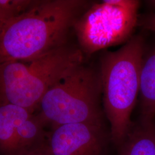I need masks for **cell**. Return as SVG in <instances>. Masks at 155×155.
<instances>
[{
  "label": "cell",
  "instance_id": "8fae6325",
  "mask_svg": "<svg viewBox=\"0 0 155 155\" xmlns=\"http://www.w3.org/2000/svg\"><path fill=\"white\" fill-rule=\"evenodd\" d=\"M25 155H49L47 149V141L33 150H31Z\"/></svg>",
  "mask_w": 155,
  "mask_h": 155
},
{
  "label": "cell",
  "instance_id": "277c9868",
  "mask_svg": "<svg viewBox=\"0 0 155 155\" xmlns=\"http://www.w3.org/2000/svg\"><path fill=\"white\" fill-rule=\"evenodd\" d=\"M101 93L100 73L82 63L48 90L40 102L39 115L54 127L75 123L102 125Z\"/></svg>",
  "mask_w": 155,
  "mask_h": 155
},
{
  "label": "cell",
  "instance_id": "30bf717a",
  "mask_svg": "<svg viewBox=\"0 0 155 155\" xmlns=\"http://www.w3.org/2000/svg\"><path fill=\"white\" fill-rule=\"evenodd\" d=\"M33 2L29 0H0V23L26 11Z\"/></svg>",
  "mask_w": 155,
  "mask_h": 155
},
{
  "label": "cell",
  "instance_id": "ba28073f",
  "mask_svg": "<svg viewBox=\"0 0 155 155\" xmlns=\"http://www.w3.org/2000/svg\"><path fill=\"white\" fill-rule=\"evenodd\" d=\"M140 94L143 124H151L155 115V48L143 59Z\"/></svg>",
  "mask_w": 155,
  "mask_h": 155
},
{
  "label": "cell",
  "instance_id": "3957f363",
  "mask_svg": "<svg viewBox=\"0 0 155 155\" xmlns=\"http://www.w3.org/2000/svg\"><path fill=\"white\" fill-rule=\"evenodd\" d=\"M144 55L141 36L128 40L122 47L102 57L100 75L106 115L113 140L121 143L131 128V114L140 93Z\"/></svg>",
  "mask_w": 155,
  "mask_h": 155
},
{
  "label": "cell",
  "instance_id": "9c48e42d",
  "mask_svg": "<svg viewBox=\"0 0 155 155\" xmlns=\"http://www.w3.org/2000/svg\"><path fill=\"white\" fill-rule=\"evenodd\" d=\"M130 131L121 155H155V129L151 124Z\"/></svg>",
  "mask_w": 155,
  "mask_h": 155
},
{
  "label": "cell",
  "instance_id": "5b68a950",
  "mask_svg": "<svg viewBox=\"0 0 155 155\" xmlns=\"http://www.w3.org/2000/svg\"><path fill=\"white\" fill-rule=\"evenodd\" d=\"M139 5L135 0L91 4L73 27L83 54L91 55L130 39L137 21Z\"/></svg>",
  "mask_w": 155,
  "mask_h": 155
},
{
  "label": "cell",
  "instance_id": "6da1fadb",
  "mask_svg": "<svg viewBox=\"0 0 155 155\" xmlns=\"http://www.w3.org/2000/svg\"><path fill=\"white\" fill-rule=\"evenodd\" d=\"M92 3L83 0L33 1L0 23V64L29 61L66 45L76 20Z\"/></svg>",
  "mask_w": 155,
  "mask_h": 155
},
{
  "label": "cell",
  "instance_id": "7c38bea8",
  "mask_svg": "<svg viewBox=\"0 0 155 155\" xmlns=\"http://www.w3.org/2000/svg\"><path fill=\"white\" fill-rule=\"evenodd\" d=\"M143 25L147 29L155 32V15L147 18L144 21Z\"/></svg>",
  "mask_w": 155,
  "mask_h": 155
},
{
  "label": "cell",
  "instance_id": "7a4b0ae2",
  "mask_svg": "<svg viewBox=\"0 0 155 155\" xmlns=\"http://www.w3.org/2000/svg\"><path fill=\"white\" fill-rule=\"evenodd\" d=\"M83 58L80 48L66 44L29 61L0 64V104L33 113L48 90L83 63Z\"/></svg>",
  "mask_w": 155,
  "mask_h": 155
},
{
  "label": "cell",
  "instance_id": "4fadbf2b",
  "mask_svg": "<svg viewBox=\"0 0 155 155\" xmlns=\"http://www.w3.org/2000/svg\"><path fill=\"white\" fill-rule=\"evenodd\" d=\"M153 4H155V1H153Z\"/></svg>",
  "mask_w": 155,
  "mask_h": 155
},
{
  "label": "cell",
  "instance_id": "52a82bcc",
  "mask_svg": "<svg viewBox=\"0 0 155 155\" xmlns=\"http://www.w3.org/2000/svg\"><path fill=\"white\" fill-rule=\"evenodd\" d=\"M102 125L75 123L54 127L47 141L49 155H99Z\"/></svg>",
  "mask_w": 155,
  "mask_h": 155
},
{
  "label": "cell",
  "instance_id": "8992f818",
  "mask_svg": "<svg viewBox=\"0 0 155 155\" xmlns=\"http://www.w3.org/2000/svg\"><path fill=\"white\" fill-rule=\"evenodd\" d=\"M18 106L0 104V155H25L45 143V122Z\"/></svg>",
  "mask_w": 155,
  "mask_h": 155
}]
</instances>
